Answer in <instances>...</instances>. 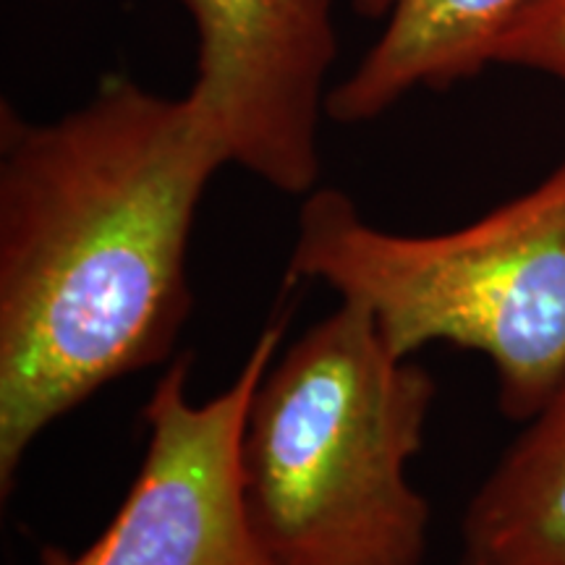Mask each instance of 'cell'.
<instances>
[{
	"instance_id": "obj_1",
	"label": "cell",
	"mask_w": 565,
	"mask_h": 565,
	"mask_svg": "<svg viewBox=\"0 0 565 565\" xmlns=\"http://www.w3.org/2000/svg\"><path fill=\"white\" fill-rule=\"evenodd\" d=\"M231 166L192 97L113 76L55 121L0 108V490L105 385L171 356L186 254Z\"/></svg>"
},
{
	"instance_id": "obj_2",
	"label": "cell",
	"mask_w": 565,
	"mask_h": 565,
	"mask_svg": "<svg viewBox=\"0 0 565 565\" xmlns=\"http://www.w3.org/2000/svg\"><path fill=\"white\" fill-rule=\"evenodd\" d=\"M435 380L398 356L364 303L291 343L254 391L242 482L273 565H422L429 503L408 482Z\"/></svg>"
},
{
	"instance_id": "obj_3",
	"label": "cell",
	"mask_w": 565,
	"mask_h": 565,
	"mask_svg": "<svg viewBox=\"0 0 565 565\" xmlns=\"http://www.w3.org/2000/svg\"><path fill=\"white\" fill-rule=\"evenodd\" d=\"M288 275L364 303L398 356L429 343L484 353L500 408L532 419L565 380V158L515 200L429 236L377 228L349 194L315 189Z\"/></svg>"
},
{
	"instance_id": "obj_4",
	"label": "cell",
	"mask_w": 565,
	"mask_h": 565,
	"mask_svg": "<svg viewBox=\"0 0 565 565\" xmlns=\"http://www.w3.org/2000/svg\"><path fill=\"white\" fill-rule=\"evenodd\" d=\"M286 320L254 341L215 398H189V356L147 401L145 461L105 532L58 565H273L254 534L242 482V437L254 391L275 362Z\"/></svg>"
},
{
	"instance_id": "obj_5",
	"label": "cell",
	"mask_w": 565,
	"mask_h": 565,
	"mask_svg": "<svg viewBox=\"0 0 565 565\" xmlns=\"http://www.w3.org/2000/svg\"><path fill=\"white\" fill-rule=\"evenodd\" d=\"M196 34L186 92L242 166L282 194L320 179V124L338 55V0H175Z\"/></svg>"
},
{
	"instance_id": "obj_6",
	"label": "cell",
	"mask_w": 565,
	"mask_h": 565,
	"mask_svg": "<svg viewBox=\"0 0 565 565\" xmlns=\"http://www.w3.org/2000/svg\"><path fill=\"white\" fill-rule=\"evenodd\" d=\"M526 0H353L380 34L328 95V118L366 124L416 89H448L492 66L494 42Z\"/></svg>"
},
{
	"instance_id": "obj_7",
	"label": "cell",
	"mask_w": 565,
	"mask_h": 565,
	"mask_svg": "<svg viewBox=\"0 0 565 565\" xmlns=\"http://www.w3.org/2000/svg\"><path fill=\"white\" fill-rule=\"evenodd\" d=\"M463 540L490 565H565V380L471 498Z\"/></svg>"
},
{
	"instance_id": "obj_8",
	"label": "cell",
	"mask_w": 565,
	"mask_h": 565,
	"mask_svg": "<svg viewBox=\"0 0 565 565\" xmlns=\"http://www.w3.org/2000/svg\"><path fill=\"white\" fill-rule=\"evenodd\" d=\"M492 66L532 68L565 82V0H526L494 42Z\"/></svg>"
},
{
	"instance_id": "obj_9",
	"label": "cell",
	"mask_w": 565,
	"mask_h": 565,
	"mask_svg": "<svg viewBox=\"0 0 565 565\" xmlns=\"http://www.w3.org/2000/svg\"><path fill=\"white\" fill-rule=\"evenodd\" d=\"M463 565H490V563L479 561V557H471V555H466V561H463Z\"/></svg>"
}]
</instances>
